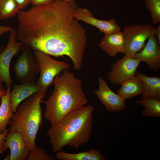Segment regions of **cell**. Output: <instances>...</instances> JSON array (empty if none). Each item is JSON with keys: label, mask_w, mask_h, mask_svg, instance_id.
<instances>
[{"label": "cell", "mask_w": 160, "mask_h": 160, "mask_svg": "<svg viewBox=\"0 0 160 160\" xmlns=\"http://www.w3.org/2000/svg\"><path fill=\"white\" fill-rule=\"evenodd\" d=\"M78 8L75 2L57 0L20 10L17 39L33 50L55 57L67 56L79 70L87 39L85 29L74 17Z\"/></svg>", "instance_id": "1"}, {"label": "cell", "mask_w": 160, "mask_h": 160, "mask_svg": "<svg viewBox=\"0 0 160 160\" xmlns=\"http://www.w3.org/2000/svg\"><path fill=\"white\" fill-rule=\"evenodd\" d=\"M94 108L91 105L73 110L48 129L47 135L53 152L61 151L69 146L76 149L89 140Z\"/></svg>", "instance_id": "2"}, {"label": "cell", "mask_w": 160, "mask_h": 160, "mask_svg": "<svg viewBox=\"0 0 160 160\" xmlns=\"http://www.w3.org/2000/svg\"><path fill=\"white\" fill-rule=\"evenodd\" d=\"M81 83V79L68 70L55 77L53 91L47 101L42 100L45 104L44 118L51 126L56 124L68 113L88 103Z\"/></svg>", "instance_id": "3"}, {"label": "cell", "mask_w": 160, "mask_h": 160, "mask_svg": "<svg viewBox=\"0 0 160 160\" xmlns=\"http://www.w3.org/2000/svg\"><path fill=\"white\" fill-rule=\"evenodd\" d=\"M46 92L41 90L25 99L17 107L9 124L8 132L15 131L20 134L30 150L35 144L37 134L42 124L40 103Z\"/></svg>", "instance_id": "4"}, {"label": "cell", "mask_w": 160, "mask_h": 160, "mask_svg": "<svg viewBox=\"0 0 160 160\" xmlns=\"http://www.w3.org/2000/svg\"><path fill=\"white\" fill-rule=\"evenodd\" d=\"M37 61L40 73L36 84L41 89L47 91L52 84L55 77L62 71L70 68L69 64L63 61L56 60L49 55L42 52L33 50Z\"/></svg>", "instance_id": "5"}, {"label": "cell", "mask_w": 160, "mask_h": 160, "mask_svg": "<svg viewBox=\"0 0 160 160\" xmlns=\"http://www.w3.org/2000/svg\"><path fill=\"white\" fill-rule=\"evenodd\" d=\"M155 28L149 24L124 26L122 32L125 41V55L135 57L143 49L146 40L155 35Z\"/></svg>", "instance_id": "6"}, {"label": "cell", "mask_w": 160, "mask_h": 160, "mask_svg": "<svg viewBox=\"0 0 160 160\" xmlns=\"http://www.w3.org/2000/svg\"><path fill=\"white\" fill-rule=\"evenodd\" d=\"M32 49L23 44L22 52L13 67L17 81L21 84L36 82L39 73L38 64Z\"/></svg>", "instance_id": "7"}, {"label": "cell", "mask_w": 160, "mask_h": 160, "mask_svg": "<svg viewBox=\"0 0 160 160\" xmlns=\"http://www.w3.org/2000/svg\"><path fill=\"white\" fill-rule=\"evenodd\" d=\"M140 62L138 58L124 55L111 65V70L107 75L108 79L112 84L121 85L136 75Z\"/></svg>", "instance_id": "8"}, {"label": "cell", "mask_w": 160, "mask_h": 160, "mask_svg": "<svg viewBox=\"0 0 160 160\" xmlns=\"http://www.w3.org/2000/svg\"><path fill=\"white\" fill-rule=\"evenodd\" d=\"M16 34V31L14 29L9 32L7 45L0 53V80L5 82L7 87L11 86L12 83L9 70L11 60L22 49L23 44L17 41Z\"/></svg>", "instance_id": "9"}, {"label": "cell", "mask_w": 160, "mask_h": 160, "mask_svg": "<svg viewBox=\"0 0 160 160\" xmlns=\"http://www.w3.org/2000/svg\"><path fill=\"white\" fill-rule=\"evenodd\" d=\"M98 89L94 91L95 94L105 109L111 112L124 111L126 108L125 100L113 92L100 76L98 78Z\"/></svg>", "instance_id": "10"}, {"label": "cell", "mask_w": 160, "mask_h": 160, "mask_svg": "<svg viewBox=\"0 0 160 160\" xmlns=\"http://www.w3.org/2000/svg\"><path fill=\"white\" fill-rule=\"evenodd\" d=\"M74 17L79 21L85 23L98 28L100 32L108 34L121 31V28L115 20L111 18L108 20L96 19L92 12L87 8H78L76 10Z\"/></svg>", "instance_id": "11"}, {"label": "cell", "mask_w": 160, "mask_h": 160, "mask_svg": "<svg viewBox=\"0 0 160 160\" xmlns=\"http://www.w3.org/2000/svg\"><path fill=\"white\" fill-rule=\"evenodd\" d=\"M148 39L143 49L135 57L145 62L151 70L156 71L160 68V43L155 35Z\"/></svg>", "instance_id": "12"}, {"label": "cell", "mask_w": 160, "mask_h": 160, "mask_svg": "<svg viewBox=\"0 0 160 160\" xmlns=\"http://www.w3.org/2000/svg\"><path fill=\"white\" fill-rule=\"evenodd\" d=\"M4 146L10 151L9 160H25L30 150L26 146L23 138L15 131L8 132Z\"/></svg>", "instance_id": "13"}, {"label": "cell", "mask_w": 160, "mask_h": 160, "mask_svg": "<svg viewBox=\"0 0 160 160\" xmlns=\"http://www.w3.org/2000/svg\"><path fill=\"white\" fill-rule=\"evenodd\" d=\"M99 45L110 57H115L119 53L124 54V34L121 31L105 34Z\"/></svg>", "instance_id": "14"}, {"label": "cell", "mask_w": 160, "mask_h": 160, "mask_svg": "<svg viewBox=\"0 0 160 160\" xmlns=\"http://www.w3.org/2000/svg\"><path fill=\"white\" fill-rule=\"evenodd\" d=\"M41 90L36 82L15 84L10 91L9 99L12 109L15 113L20 103L26 98Z\"/></svg>", "instance_id": "15"}, {"label": "cell", "mask_w": 160, "mask_h": 160, "mask_svg": "<svg viewBox=\"0 0 160 160\" xmlns=\"http://www.w3.org/2000/svg\"><path fill=\"white\" fill-rule=\"evenodd\" d=\"M121 85V88L117 91V94L124 100L142 94L143 92V81L136 75L124 82Z\"/></svg>", "instance_id": "16"}, {"label": "cell", "mask_w": 160, "mask_h": 160, "mask_svg": "<svg viewBox=\"0 0 160 160\" xmlns=\"http://www.w3.org/2000/svg\"><path fill=\"white\" fill-rule=\"evenodd\" d=\"M136 75L142 80L143 91L141 99L149 98L160 100V78L158 76L150 77L138 71Z\"/></svg>", "instance_id": "17"}, {"label": "cell", "mask_w": 160, "mask_h": 160, "mask_svg": "<svg viewBox=\"0 0 160 160\" xmlns=\"http://www.w3.org/2000/svg\"><path fill=\"white\" fill-rule=\"evenodd\" d=\"M55 156L60 160H105V156L99 151L93 149L76 153H65L62 151L56 152Z\"/></svg>", "instance_id": "18"}, {"label": "cell", "mask_w": 160, "mask_h": 160, "mask_svg": "<svg viewBox=\"0 0 160 160\" xmlns=\"http://www.w3.org/2000/svg\"><path fill=\"white\" fill-rule=\"evenodd\" d=\"M11 86L7 87V94L2 96L0 106V133H2L9 125L13 114L9 99Z\"/></svg>", "instance_id": "19"}, {"label": "cell", "mask_w": 160, "mask_h": 160, "mask_svg": "<svg viewBox=\"0 0 160 160\" xmlns=\"http://www.w3.org/2000/svg\"><path fill=\"white\" fill-rule=\"evenodd\" d=\"M141 99L136 101L135 103L144 107L142 117H160V100L149 98Z\"/></svg>", "instance_id": "20"}, {"label": "cell", "mask_w": 160, "mask_h": 160, "mask_svg": "<svg viewBox=\"0 0 160 160\" xmlns=\"http://www.w3.org/2000/svg\"><path fill=\"white\" fill-rule=\"evenodd\" d=\"M20 10L14 0H0V20L14 17Z\"/></svg>", "instance_id": "21"}, {"label": "cell", "mask_w": 160, "mask_h": 160, "mask_svg": "<svg viewBox=\"0 0 160 160\" xmlns=\"http://www.w3.org/2000/svg\"><path fill=\"white\" fill-rule=\"evenodd\" d=\"M146 8L150 12L151 20L154 25L160 22V0H145Z\"/></svg>", "instance_id": "22"}, {"label": "cell", "mask_w": 160, "mask_h": 160, "mask_svg": "<svg viewBox=\"0 0 160 160\" xmlns=\"http://www.w3.org/2000/svg\"><path fill=\"white\" fill-rule=\"evenodd\" d=\"M27 160H54L55 159L49 154L42 148L37 147L36 144L30 150Z\"/></svg>", "instance_id": "23"}, {"label": "cell", "mask_w": 160, "mask_h": 160, "mask_svg": "<svg viewBox=\"0 0 160 160\" xmlns=\"http://www.w3.org/2000/svg\"><path fill=\"white\" fill-rule=\"evenodd\" d=\"M8 134V129H6L2 133H0V154H3L7 149L3 145Z\"/></svg>", "instance_id": "24"}, {"label": "cell", "mask_w": 160, "mask_h": 160, "mask_svg": "<svg viewBox=\"0 0 160 160\" xmlns=\"http://www.w3.org/2000/svg\"><path fill=\"white\" fill-rule=\"evenodd\" d=\"M20 10H23L31 3V0H14Z\"/></svg>", "instance_id": "25"}, {"label": "cell", "mask_w": 160, "mask_h": 160, "mask_svg": "<svg viewBox=\"0 0 160 160\" xmlns=\"http://www.w3.org/2000/svg\"><path fill=\"white\" fill-rule=\"evenodd\" d=\"M57 0H31L33 6H38L50 3Z\"/></svg>", "instance_id": "26"}, {"label": "cell", "mask_w": 160, "mask_h": 160, "mask_svg": "<svg viewBox=\"0 0 160 160\" xmlns=\"http://www.w3.org/2000/svg\"><path fill=\"white\" fill-rule=\"evenodd\" d=\"M13 29V28L9 26L0 25V37L5 33L9 32Z\"/></svg>", "instance_id": "27"}, {"label": "cell", "mask_w": 160, "mask_h": 160, "mask_svg": "<svg viewBox=\"0 0 160 160\" xmlns=\"http://www.w3.org/2000/svg\"><path fill=\"white\" fill-rule=\"evenodd\" d=\"M155 35L157 38L159 43H160V25H158L157 27L155 28Z\"/></svg>", "instance_id": "28"}, {"label": "cell", "mask_w": 160, "mask_h": 160, "mask_svg": "<svg viewBox=\"0 0 160 160\" xmlns=\"http://www.w3.org/2000/svg\"><path fill=\"white\" fill-rule=\"evenodd\" d=\"M7 93V90H4V89H0V98L6 95Z\"/></svg>", "instance_id": "29"}, {"label": "cell", "mask_w": 160, "mask_h": 160, "mask_svg": "<svg viewBox=\"0 0 160 160\" xmlns=\"http://www.w3.org/2000/svg\"><path fill=\"white\" fill-rule=\"evenodd\" d=\"M5 48V46L4 44H2L0 46V53Z\"/></svg>", "instance_id": "30"}, {"label": "cell", "mask_w": 160, "mask_h": 160, "mask_svg": "<svg viewBox=\"0 0 160 160\" xmlns=\"http://www.w3.org/2000/svg\"><path fill=\"white\" fill-rule=\"evenodd\" d=\"M65 1L67 2H75L76 0H64Z\"/></svg>", "instance_id": "31"}, {"label": "cell", "mask_w": 160, "mask_h": 160, "mask_svg": "<svg viewBox=\"0 0 160 160\" xmlns=\"http://www.w3.org/2000/svg\"><path fill=\"white\" fill-rule=\"evenodd\" d=\"M10 157V155L8 153L7 157L4 160H9Z\"/></svg>", "instance_id": "32"}, {"label": "cell", "mask_w": 160, "mask_h": 160, "mask_svg": "<svg viewBox=\"0 0 160 160\" xmlns=\"http://www.w3.org/2000/svg\"><path fill=\"white\" fill-rule=\"evenodd\" d=\"M2 82L0 80V89H4L2 85Z\"/></svg>", "instance_id": "33"}]
</instances>
